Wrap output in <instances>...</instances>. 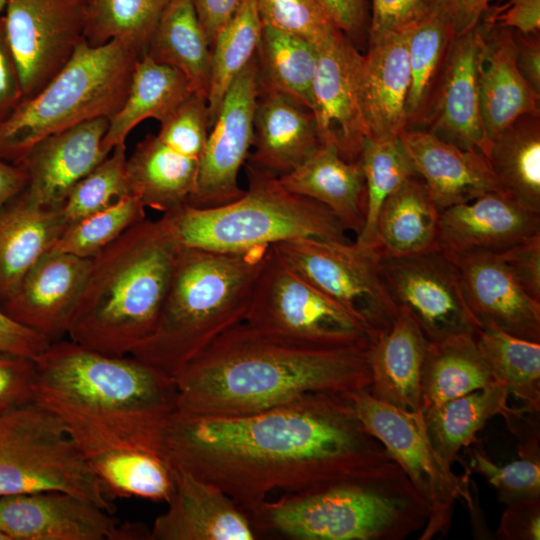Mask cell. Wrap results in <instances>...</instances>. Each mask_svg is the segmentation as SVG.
<instances>
[{
    "label": "cell",
    "instance_id": "obj_23",
    "mask_svg": "<svg viewBox=\"0 0 540 540\" xmlns=\"http://www.w3.org/2000/svg\"><path fill=\"white\" fill-rule=\"evenodd\" d=\"M481 36L479 24L454 37L425 130L460 148L479 150L486 156L490 142L481 116L477 74Z\"/></svg>",
    "mask_w": 540,
    "mask_h": 540
},
{
    "label": "cell",
    "instance_id": "obj_45",
    "mask_svg": "<svg viewBox=\"0 0 540 540\" xmlns=\"http://www.w3.org/2000/svg\"><path fill=\"white\" fill-rule=\"evenodd\" d=\"M144 205L127 195L110 206L69 224L49 251L92 259L125 231L146 218Z\"/></svg>",
    "mask_w": 540,
    "mask_h": 540
},
{
    "label": "cell",
    "instance_id": "obj_34",
    "mask_svg": "<svg viewBox=\"0 0 540 540\" xmlns=\"http://www.w3.org/2000/svg\"><path fill=\"white\" fill-rule=\"evenodd\" d=\"M192 93L180 71L142 55L135 64L122 106L108 118L102 149L110 153L125 143L130 132L146 119L161 123Z\"/></svg>",
    "mask_w": 540,
    "mask_h": 540
},
{
    "label": "cell",
    "instance_id": "obj_17",
    "mask_svg": "<svg viewBox=\"0 0 540 540\" xmlns=\"http://www.w3.org/2000/svg\"><path fill=\"white\" fill-rule=\"evenodd\" d=\"M317 52L312 113L321 142L335 146L345 160L357 161L369 136L359 93L363 55L341 30Z\"/></svg>",
    "mask_w": 540,
    "mask_h": 540
},
{
    "label": "cell",
    "instance_id": "obj_63",
    "mask_svg": "<svg viewBox=\"0 0 540 540\" xmlns=\"http://www.w3.org/2000/svg\"><path fill=\"white\" fill-rule=\"evenodd\" d=\"M0 540H9L8 537L0 530Z\"/></svg>",
    "mask_w": 540,
    "mask_h": 540
},
{
    "label": "cell",
    "instance_id": "obj_2",
    "mask_svg": "<svg viewBox=\"0 0 540 540\" xmlns=\"http://www.w3.org/2000/svg\"><path fill=\"white\" fill-rule=\"evenodd\" d=\"M369 345H321L241 322L175 377V411L198 417L258 413L310 393L369 390Z\"/></svg>",
    "mask_w": 540,
    "mask_h": 540
},
{
    "label": "cell",
    "instance_id": "obj_60",
    "mask_svg": "<svg viewBox=\"0 0 540 540\" xmlns=\"http://www.w3.org/2000/svg\"><path fill=\"white\" fill-rule=\"evenodd\" d=\"M516 66L525 81L540 94V34L525 35L513 30Z\"/></svg>",
    "mask_w": 540,
    "mask_h": 540
},
{
    "label": "cell",
    "instance_id": "obj_39",
    "mask_svg": "<svg viewBox=\"0 0 540 540\" xmlns=\"http://www.w3.org/2000/svg\"><path fill=\"white\" fill-rule=\"evenodd\" d=\"M500 190L540 213V115H523L492 139L486 155Z\"/></svg>",
    "mask_w": 540,
    "mask_h": 540
},
{
    "label": "cell",
    "instance_id": "obj_53",
    "mask_svg": "<svg viewBox=\"0 0 540 540\" xmlns=\"http://www.w3.org/2000/svg\"><path fill=\"white\" fill-rule=\"evenodd\" d=\"M481 22L525 35L540 34V0H508L504 5L488 7Z\"/></svg>",
    "mask_w": 540,
    "mask_h": 540
},
{
    "label": "cell",
    "instance_id": "obj_57",
    "mask_svg": "<svg viewBox=\"0 0 540 540\" xmlns=\"http://www.w3.org/2000/svg\"><path fill=\"white\" fill-rule=\"evenodd\" d=\"M493 0H429V9L443 14L451 24L455 35L473 30L490 7Z\"/></svg>",
    "mask_w": 540,
    "mask_h": 540
},
{
    "label": "cell",
    "instance_id": "obj_9",
    "mask_svg": "<svg viewBox=\"0 0 540 540\" xmlns=\"http://www.w3.org/2000/svg\"><path fill=\"white\" fill-rule=\"evenodd\" d=\"M43 491L115 510L63 419L34 400L0 416V497Z\"/></svg>",
    "mask_w": 540,
    "mask_h": 540
},
{
    "label": "cell",
    "instance_id": "obj_36",
    "mask_svg": "<svg viewBox=\"0 0 540 540\" xmlns=\"http://www.w3.org/2000/svg\"><path fill=\"white\" fill-rule=\"evenodd\" d=\"M454 30L447 18L429 9L410 25V88L405 130L425 129L445 72Z\"/></svg>",
    "mask_w": 540,
    "mask_h": 540
},
{
    "label": "cell",
    "instance_id": "obj_43",
    "mask_svg": "<svg viewBox=\"0 0 540 540\" xmlns=\"http://www.w3.org/2000/svg\"><path fill=\"white\" fill-rule=\"evenodd\" d=\"M359 161L362 166L366 210L356 242L373 248L379 212L386 199L409 178L417 176L399 136L364 138Z\"/></svg>",
    "mask_w": 540,
    "mask_h": 540
},
{
    "label": "cell",
    "instance_id": "obj_37",
    "mask_svg": "<svg viewBox=\"0 0 540 540\" xmlns=\"http://www.w3.org/2000/svg\"><path fill=\"white\" fill-rule=\"evenodd\" d=\"M144 54L155 62L180 71L193 93L207 100L211 46L192 0L171 1L155 27Z\"/></svg>",
    "mask_w": 540,
    "mask_h": 540
},
{
    "label": "cell",
    "instance_id": "obj_8",
    "mask_svg": "<svg viewBox=\"0 0 540 540\" xmlns=\"http://www.w3.org/2000/svg\"><path fill=\"white\" fill-rule=\"evenodd\" d=\"M140 57L119 40L82 42L56 76L0 124V161L18 164L41 139L111 117L126 98Z\"/></svg>",
    "mask_w": 540,
    "mask_h": 540
},
{
    "label": "cell",
    "instance_id": "obj_54",
    "mask_svg": "<svg viewBox=\"0 0 540 540\" xmlns=\"http://www.w3.org/2000/svg\"><path fill=\"white\" fill-rule=\"evenodd\" d=\"M496 537L502 540H539L540 497L506 505Z\"/></svg>",
    "mask_w": 540,
    "mask_h": 540
},
{
    "label": "cell",
    "instance_id": "obj_16",
    "mask_svg": "<svg viewBox=\"0 0 540 540\" xmlns=\"http://www.w3.org/2000/svg\"><path fill=\"white\" fill-rule=\"evenodd\" d=\"M0 530L9 540H150L142 524L61 491L0 497Z\"/></svg>",
    "mask_w": 540,
    "mask_h": 540
},
{
    "label": "cell",
    "instance_id": "obj_1",
    "mask_svg": "<svg viewBox=\"0 0 540 540\" xmlns=\"http://www.w3.org/2000/svg\"><path fill=\"white\" fill-rule=\"evenodd\" d=\"M164 452L225 492L247 515L274 490L299 493L396 464L346 394L310 393L258 413L198 417L174 411Z\"/></svg>",
    "mask_w": 540,
    "mask_h": 540
},
{
    "label": "cell",
    "instance_id": "obj_61",
    "mask_svg": "<svg viewBox=\"0 0 540 540\" xmlns=\"http://www.w3.org/2000/svg\"><path fill=\"white\" fill-rule=\"evenodd\" d=\"M27 184V175L20 165L0 161V209L21 193Z\"/></svg>",
    "mask_w": 540,
    "mask_h": 540
},
{
    "label": "cell",
    "instance_id": "obj_59",
    "mask_svg": "<svg viewBox=\"0 0 540 540\" xmlns=\"http://www.w3.org/2000/svg\"><path fill=\"white\" fill-rule=\"evenodd\" d=\"M242 2L243 0H192L211 47L219 32L230 21Z\"/></svg>",
    "mask_w": 540,
    "mask_h": 540
},
{
    "label": "cell",
    "instance_id": "obj_10",
    "mask_svg": "<svg viewBox=\"0 0 540 540\" xmlns=\"http://www.w3.org/2000/svg\"><path fill=\"white\" fill-rule=\"evenodd\" d=\"M365 429L407 476L427 509L420 540L446 535L456 501L472 507L467 475H456L433 447L422 411H406L375 399L367 390L348 393Z\"/></svg>",
    "mask_w": 540,
    "mask_h": 540
},
{
    "label": "cell",
    "instance_id": "obj_62",
    "mask_svg": "<svg viewBox=\"0 0 540 540\" xmlns=\"http://www.w3.org/2000/svg\"><path fill=\"white\" fill-rule=\"evenodd\" d=\"M6 6V0H0V17L3 15Z\"/></svg>",
    "mask_w": 540,
    "mask_h": 540
},
{
    "label": "cell",
    "instance_id": "obj_40",
    "mask_svg": "<svg viewBox=\"0 0 540 540\" xmlns=\"http://www.w3.org/2000/svg\"><path fill=\"white\" fill-rule=\"evenodd\" d=\"M317 53L312 43L263 26L256 52L259 91L284 93L312 112Z\"/></svg>",
    "mask_w": 540,
    "mask_h": 540
},
{
    "label": "cell",
    "instance_id": "obj_49",
    "mask_svg": "<svg viewBox=\"0 0 540 540\" xmlns=\"http://www.w3.org/2000/svg\"><path fill=\"white\" fill-rule=\"evenodd\" d=\"M209 127L207 100L192 93L161 122L157 137L178 153L199 160Z\"/></svg>",
    "mask_w": 540,
    "mask_h": 540
},
{
    "label": "cell",
    "instance_id": "obj_7",
    "mask_svg": "<svg viewBox=\"0 0 540 540\" xmlns=\"http://www.w3.org/2000/svg\"><path fill=\"white\" fill-rule=\"evenodd\" d=\"M247 174L248 189L230 203L183 204L163 214L181 245L242 252L300 238L349 241L345 227L323 204L286 190L277 176L250 163Z\"/></svg>",
    "mask_w": 540,
    "mask_h": 540
},
{
    "label": "cell",
    "instance_id": "obj_32",
    "mask_svg": "<svg viewBox=\"0 0 540 540\" xmlns=\"http://www.w3.org/2000/svg\"><path fill=\"white\" fill-rule=\"evenodd\" d=\"M440 210L417 175L384 202L373 249L380 257H404L439 249Z\"/></svg>",
    "mask_w": 540,
    "mask_h": 540
},
{
    "label": "cell",
    "instance_id": "obj_55",
    "mask_svg": "<svg viewBox=\"0 0 540 540\" xmlns=\"http://www.w3.org/2000/svg\"><path fill=\"white\" fill-rule=\"evenodd\" d=\"M23 100L19 73L8 43L4 16L0 17V124Z\"/></svg>",
    "mask_w": 540,
    "mask_h": 540
},
{
    "label": "cell",
    "instance_id": "obj_46",
    "mask_svg": "<svg viewBox=\"0 0 540 540\" xmlns=\"http://www.w3.org/2000/svg\"><path fill=\"white\" fill-rule=\"evenodd\" d=\"M126 163V143H121L76 183L61 206L67 226L130 195Z\"/></svg>",
    "mask_w": 540,
    "mask_h": 540
},
{
    "label": "cell",
    "instance_id": "obj_14",
    "mask_svg": "<svg viewBox=\"0 0 540 540\" xmlns=\"http://www.w3.org/2000/svg\"><path fill=\"white\" fill-rule=\"evenodd\" d=\"M398 308L405 309L430 342L479 327L467 307L452 257L440 248L404 257H380Z\"/></svg>",
    "mask_w": 540,
    "mask_h": 540
},
{
    "label": "cell",
    "instance_id": "obj_18",
    "mask_svg": "<svg viewBox=\"0 0 540 540\" xmlns=\"http://www.w3.org/2000/svg\"><path fill=\"white\" fill-rule=\"evenodd\" d=\"M91 267V259L46 252L25 274L0 310L50 343L67 334Z\"/></svg>",
    "mask_w": 540,
    "mask_h": 540
},
{
    "label": "cell",
    "instance_id": "obj_6",
    "mask_svg": "<svg viewBox=\"0 0 540 540\" xmlns=\"http://www.w3.org/2000/svg\"><path fill=\"white\" fill-rule=\"evenodd\" d=\"M260 533L292 540H403L422 531L427 509L397 464L376 474L286 493L248 515Z\"/></svg>",
    "mask_w": 540,
    "mask_h": 540
},
{
    "label": "cell",
    "instance_id": "obj_4",
    "mask_svg": "<svg viewBox=\"0 0 540 540\" xmlns=\"http://www.w3.org/2000/svg\"><path fill=\"white\" fill-rule=\"evenodd\" d=\"M181 247L162 216L136 223L93 257L70 340L106 355H130L156 326Z\"/></svg>",
    "mask_w": 540,
    "mask_h": 540
},
{
    "label": "cell",
    "instance_id": "obj_41",
    "mask_svg": "<svg viewBox=\"0 0 540 540\" xmlns=\"http://www.w3.org/2000/svg\"><path fill=\"white\" fill-rule=\"evenodd\" d=\"M478 346L497 382L530 412L540 411V343L478 327Z\"/></svg>",
    "mask_w": 540,
    "mask_h": 540
},
{
    "label": "cell",
    "instance_id": "obj_42",
    "mask_svg": "<svg viewBox=\"0 0 540 540\" xmlns=\"http://www.w3.org/2000/svg\"><path fill=\"white\" fill-rule=\"evenodd\" d=\"M262 28L257 0H243L217 35L211 47V78L207 97L210 127L229 87L255 57Z\"/></svg>",
    "mask_w": 540,
    "mask_h": 540
},
{
    "label": "cell",
    "instance_id": "obj_5",
    "mask_svg": "<svg viewBox=\"0 0 540 540\" xmlns=\"http://www.w3.org/2000/svg\"><path fill=\"white\" fill-rule=\"evenodd\" d=\"M269 249L218 252L182 245L156 326L130 355L174 379L244 321Z\"/></svg>",
    "mask_w": 540,
    "mask_h": 540
},
{
    "label": "cell",
    "instance_id": "obj_12",
    "mask_svg": "<svg viewBox=\"0 0 540 540\" xmlns=\"http://www.w3.org/2000/svg\"><path fill=\"white\" fill-rule=\"evenodd\" d=\"M271 247L297 274L357 317L372 340L394 322L399 308L372 247L316 238L292 239Z\"/></svg>",
    "mask_w": 540,
    "mask_h": 540
},
{
    "label": "cell",
    "instance_id": "obj_52",
    "mask_svg": "<svg viewBox=\"0 0 540 540\" xmlns=\"http://www.w3.org/2000/svg\"><path fill=\"white\" fill-rule=\"evenodd\" d=\"M497 254L519 286L540 302V234Z\"/></svg>",
    "mask_w": 540,
    "mask_h": 540
},
{
    "label": "cell",
    "instance_id": "obj_58",
    "mask_svg": "<svg viewBox=\"0 0 540 540\" xmlns=\"http://www.w3.org/2000/svg\"><path fill=\"white\" fill-rule=\"evenodd\" d=\"M339 29L358 48L368 35V13L365 0H324Z\"/></svg>",
    "mask_w": 540,
    "mask_h": 540
},
{
    "label": "cell",
    "instance_id": "obj_3",
    "mask_svg": "<svg viewBox=\"0 0 540 540\" xmlns=\"http://www.w3.org/2000/svg\"><path fill=\"white\" fill-rule=\"evenodd\" d=\"M34 400L71 433H87L165 455L176 408L174 379L133 357L111 356L57 340L35 359Z\"/></svg>",
    "mask_w": 540,
    "mask_h": 540
},
{
    "label": "cell",
    "instance_id": "obj_19",
    "mask_svg": "<svg viewBox=\"0 0 540 540\" xmlns=\"http://www.w3.org/2000/svg\"><path fill=\"white\" fill-rule=\"evenodd\" d=\"M452 258L479 327L540 343V302L519 286L497 253L471 251Z\"/></svg>",
    "mask_w": 540,
    "mask_h": 540
},
{
    "label": "cell",
    "instance_id": "obj_28",
    "mask_svg": "<svg viewBox=\"0 0 540 540\" xmlns=\"http://www.w3.org/2000/svg\"><path fill=\"white\" fill-rule=\"evenodd\" d=\"M429 340L403 308L390 326L368 348L371 384L375 399L406 411H422L420 382Z\"/></svg>",
    "mask_w": 540,
    "mask_h": 540
},
{
    "label": "cell",
    "instance_id": "obj_26",
    "mask_svg": "<svg viewBox=\"0 0 540 540\" xmlns=\"http://www.w3.org/2000/svg\"><path fill=\"white\" fill-rule=\"evenodd\" d=\"M410 25L368 43L363 55L359 93L369 136H399L406 127L410 88Z\"/></svg>",
    "mask_w": 540,
    "mask_h": 540
},
{
    "label": "cell",
    "instance_id": "obj_21",
    "mask_svg": "<svg viewBox=\"0 0 540 540\" xmlns=\"http://www.w3.org/2000/svg\"><path fill=\"white\" fill-rule=\"evenodd\" d=\"M173 467L174 491L156 517L150 540H253L248 515L221 489Z\"/></svg>",
    "mask_w": 540,
    "mask_h": 540
},
{
    "label": "cell",
    "instance_id": "obj_44",
    "mask_svg": "<svg viewBox=\"0 0 540 540\" xmlns=\"http://www.w3.org/2000/svg\"><path fill=\"white\" fill-rule=\"evenodd\" d=\"M172 0H91L86 41L119 40L140 56Z\"/></svg>",
    "mask_w": 540,
    "mask_h": 540
},
{
    "label": "cell",
    "instance_id": "obj_51",
    "mask_svg": "<svg viewBox=\"0 0 540 540\" xmlns=\"http://www.w3.org/2000/svg\"><path fill=\"white\" fill-rule=\"evenodd\" d=\"M429 10V0H371L368 43L405 28Z\"/></svg>",
    "mask_w": 540,
    "mask_h": 540
},
{
    "label": "cell",
    "instance_id": "obj_13",
    "mask_svg": "<svg viewBox=\"0 0 540 540\" xmlns=\"http://www.w3.org/2000/svg\"><path fill=\"white\" fill-rule=\"evenodd\" d=\"M91 0H6V35L23 100L37 94L86 40Z\"/></svg>",
    "mask_w": 540,
    "mask_h": 540
},
{
    "label": "cell",
    "instance_id": "obj_27",
    "mask_svg": "<svg viewBox=\"0 0 540 540\" xmlns=\"http://www.w3.org/2000/svg\"><path fill=\"white\" fill-rule=\"evenodd\" d=\"M253 145L249 163L280 177L303 163L322 142L311 110L284 93L265 90L256 100Z\"/></svg>",
    "mask_w": 540,
    "mask_h": 540
},
{
    "label": "cell",
    "instance_id": "obj_24",
    "mask_svg": "<svg viewBox=\"0 0 540 540\" xmlns=\"http://www.w3.org/2000/svg\"><path fill=\"white\" fill-rule=\"evenodd\" d=\"M399 137L440 211L501 191L481 151L460 148L425 129L403 130Z\"/></svg>",
    "mask_w": 540,
    "mask_h": 540
},
{
    "label": "cell",
    "instance_id": "obj_56",
    "mask_svg": "<svg viewBox=\"0 0 540 540\" xmlns=\"http://www.w3.org/2000/svg\"><path fill=\"white\" fill-rule=\"evenodd\" d=\"M49 344L45 337L15 322L0 310V353L35 360Z\"/></svg>",
    "mask_w": 540,
    "mask_h": 540
},
{
    "label": "cell",
    "instance_id": "obj_30",
    "mask_svg": "<svg viewBox=\"0 0 540 540\" xmlns=\"http://www.w3.org/2000/svg\"><path fill=\"white\" fill-rule=\"evenodd\" d=\"M288 191L326 206L345 229L359 234L366 210L365 180L359 160L347 161L331 144H322L303 163L278 177Z\"/></svg>",
    "mask_w": 540,
    "mask_h": 540
},
{
    "label": "cell",
    "instance_id": "obj_35",
    "mask_svg": "<svg viewBox=\"0 0 540 540\" xmlns=\"http://www.w3.org/2000/svg\"><path fill=\"white\" fill-rule=\"evenodd\" d=\"M496 384L475 334L429 342L420 382L422 412Z\"/></svg>",
    "mask_w": 540,
    "mask_h": 540
},
{
    "label": "cell",
    "instance_id": "obj_38",
    "mask_svg": "<svg viewBox=\"0 0 540 540\" xmlns=\"http://www.w3.org/2000/svg\"><path fill=\"white\" fill-rule=\"evenodd\" d=\"M509 393L501 384L475 390L423 412L429 439L448 463L459 452L477 442V434L487 422L501 415L506 423L525 408H512Z\"/></svg>",
    "mask_w": 540,
    "mask_h": 540
},
{
    "label": "cell",
    "instance_id": "obj_22",
    "mask_svg": "<svg viewBox=\"0 0 540 540\" xmlns=\"http://www.w3.org/2000/svg\"><path fill=\"white\" fill-rule=\"evenodd\" d=\"M537 234L540 213L502 191L440 212L439 248L451 257L471 251L499 253Z\"/></svg>",
    "mask_w": 540,
    "mask_h": 540
},
{
    "label": "cell",
    "instance_id": "obj_50",
    "mask_svg": "<svg viewBox=\"0 0 540 540\" xmlns=\"http://www.w3.org/2000/svg\"><path fill=\"white\" fill-rule=\"evenodd\" d=\"M34 359L0 353V416L34 401Z\"/></svg>",
    "mask_w": 540,
    "mask_h": 540
},
{
    "label": "cell",
    "instance_id": "obj_48",
    "mask_svg": "<svg viewBox=\"0 0 540 540\" xmlns=\"http://www.w3.org/2000/svg\"><path fill=\"white\" fill-rule=\"evenodd\" d=\"M470 470L495 490L498 500L511 503L540 497V457L520 456L504 465L493 462L479 446L466 448Z\"/></svg>",
    "mask_w": 540,
    "mask_h": 540
},
{
    "label": "cell",
    "instance_id": "obj_47",
    "mask_svg": "<svg viewBox=\"0 0 540 540\" xmlns=\"http://www.w3.org/2000/svg\"><path fill=\"white\" fill-rule=\"evenodd\" d=\"M257 4L263 26L315 46L340 30L324 0H257Z\"/></svg>",
    "mask_w": 540,
    "mask_h": 540
},
{
    "label": "cell",
    "instance_id": "obj_31",
    "mask_svg": "<svg viewBox=\"0 0 540 540\" xmlns=\"http://www.w3.org/2000/svg\"><path fill=\"white\" fill-rule=\"evenodd\" d=\"M66 227L61 207L39 206L24 190L0 209V306Z\"/></svg>",
    "mask_w": 540,
    "mask_h": 540
},
{
    "label": "cell",
    "instance_id": "obj_33",
    "mask_svg": "<svg viewBox=\"0 0 540 540\" xmlns=\"http://www.w3.org/2000/svg\"><path fill=\"white\" fill-rule=\"evenodd\" d=\"M199 160L184 156L147 135L127 157L130 195L145 208L167 213L186 204L193 194Z\"/></svg>",
    "mask_w": 540,
    "mask_h": 540
},
{
    "label": "cell",
    "instance_id": "obj_11",
    "mask_svg": "<svg viewBox=\"0 0 540 540\" xmlns=\"http://www.w3.org/2000/svg\"><path fill=\"white\" fill-rule=\"evenodd\" d=\"M243 322L321 345H370L372 341L357 317L297 274L271 246Z\"/></svg>",
    "mask_w": 540,
    "mask_h": 540
},
{
    "label": "cell",
    "instance_id": "obj_29",
    "mask_svg": "<svg viewBox=\"0 0 540 540\" xmlns=\"http://www.w3.org/2000/svg\"><path fill=\"white\" fill-rule=\"evenodd\" d=\"M107 496L168 502L173 467L159 452L90 435H71Z\"/></svg>",
    "mask_w": 540,
    "mask_h": 540
},
{
    "label": "cell",
    "instance_id": "obj_20",
    "mask_svg": "<svg viewBox=\"0 0 540 540\" xmlns=\"http://www.w3.org/2000/svg\"><path fill=\"white\" fill-rule=\"evenodd\" d=\"M108 118L89 120L34 144L20 165L27 196L45 208H60L71 189L109 153L102 149Z\"/></svg>",
    "mask_w": 540,
    "mask_h": 540
},
{
    "label": "cell",
    "instance_id": "obj_25",
    "mask_svg": "<svg viewBox=\"0 0 540 540\" xmlns=\"http://www.w3.org/2000/svg\"><path fill=\"white\" fill-rule=\"evenodd\" d=\"M480 24L479 99L483 126L491 143L519 117L540 115V94L525 81L516 66L513 30Z\"/></svg>",
    "mask_w": 540,
    "mask_h": 540
},
{
    "label": "cell",
    "instance_id": "obj_15",
    "mask_svg": "<svg viewBox=\"0 0 540 540\" xmlns=\"http://www.w3.org/2000/svg\"><path fill=\"white\" fill-rule=\"evenodd\" d=\"M258 93L255 55L224 96L199 158L195 190L186 204L218 207L243 195L238 175L253 145Z\"/></svg>",
    "mask_w": 540,
    "mask_h": 540
}]
</instances>
